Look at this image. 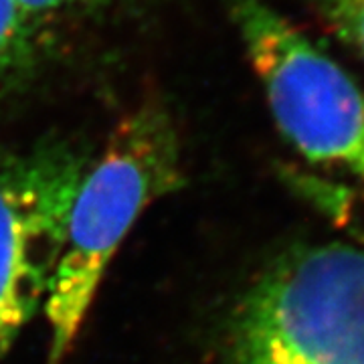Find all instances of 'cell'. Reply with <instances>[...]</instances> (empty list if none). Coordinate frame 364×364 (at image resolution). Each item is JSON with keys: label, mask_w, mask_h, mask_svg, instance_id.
Instances as JSON below:
<instances>
[{"label": "cell", "mask_w": 364, "mask_h": 364, "mask_svg": "<svg viewBox=\"0 0 364 364\" xmlns=\"http://www.w3.org/2000/svg\"><path fill=\"white\" fill-rule=\"evenodd\" d=\"M182 182L174 117L164 102L148 97L117 122L73 198L65 245L43 306L49 324L47 364L63 363L109 261L144 208Z\"/></svg>", "instance_id": "6da1fadb"}, {"label": "cell", "mask_w": 364, "mask_h": 364, "mask_svg": "<svg viewBox=\"0 0 364 364\" xmlns=\"http://www.w3.org/2000/svg\"><path fill=\"white\" fill-rule=\"evenodd\" d=\"M93 154L59 136L0 148V364L45 306Z\"/></svg>", "instance_id": "277c9868"}, {"label": "cell", "mask_w": 364, "mask_h": 364, "mask_svg": "<svg viewBox=\"0 0 364 364\" xmlns=\"http://www.w3.org/2000/svg\"><path fill=\"white\" fill-rule=\"evenodd\" d=\"M279 132L306 160L364 181V93L263 0H225Z\"/></svg>", "instance_id": "3957f363"}, {"label": "cell", "mask_w": 364, "mask_h": 364, "mask_svg": "<svg viewBox=\"0 0 364 364\" xmlns=\"http://www.w3.org/2000/svg\"><path fill=\"white\" fill-rule=\"evenodd\" d=\"M328 26L364 57V0H310Z\"/></svg>", "instance_id": "8992f818"}, {"label": "cell", "mask_w": 364, "mask_h": 364, "mask_svg": "<svg viewBox=\"0 0 364 364\" xmlns=\"http://www.w3.org/2000/svg\"><path fill=\"white\" fill-rule=\"evenodd\" d=\"M57 31L18 0H0V105L25 93L47 65Z\"/></svg>", "instance_id": "5b68a950"}, {"label": "cell", "mask_w": 364, "mask_h": 364, "mask_svg": "<svg viewBox=\"0 0 364 364\" xmlns=\"http://www.w3.org/2000/svg\"><path fill=\"white\" fill-rule=\"evenodd\" d=\"M18 2L28 13L35 14L45 25L57 31L71 18H79L107 9L114 0H18Z\"/></svg>", "instance_id": "52a82bcc"}, {"label": "cell", "mask_w": 364, "mask_h": 364, "mask_svg": "<svg viewBox=\"0 0 364 364\" xmlns=\"http://www.w3.org/2000/svg\"><path fill=\"white\" fill-rule=\"evenodd\" d=\"M225 364H364V251L294 249L237 304Z\"/></svg>", "instance_id": "7a4b0ae2"}]
</instances>
